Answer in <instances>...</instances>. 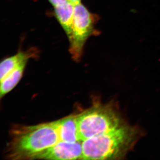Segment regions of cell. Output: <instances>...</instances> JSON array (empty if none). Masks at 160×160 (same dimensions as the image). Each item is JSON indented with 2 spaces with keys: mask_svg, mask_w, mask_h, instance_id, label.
Wrapping results in <instances>:
<instances>
[{
  "mask_svg": "<svg viewBox=\"0 0 160 160\" xmlns=\"http://www.w3.org/2000/svg\"><path fill=\"white\" fill-rule=\"evenodd\" d=\"M142 135L139 128L124 123L117 129L82 141V159H122Z\"/></svg>",
  "mask_w": 160,
  "mask_h": 160,
  "instance_id": "obj_1",
  "label": "cell"
},
{
  "mask_svg": "<svg viewBox=\"0 0 160 160\" xmlns=\"http://www.w3.org/2000/svg\"><path fill=\"white\" fill-rule=\"evenodd\" d=\"M60 141L57 121L13 129L7 148L11 159H33Z\"/></svg>",
  "mask_w": 160,
  "mask_h": 160,
  "instance_id": "obj_2",
  "label": "cell"
},
{
  "mask_svg": "<svg viewBox=\"0 0 160 160\" xmlns=\"http://www.w3.org/2000/svg\"><path fill=\"white\" fill-rule=\"evenodd\" d=\"M125 123L114 103L96 104L78 115L79 137L81 142L117 129Z\"/></svg>",
  "mask_w": 160,
  "mask_h": 160,
  "instance_id": "obj_3",
  "label": "cell"
},
{
  "mask_svg": "<svg viewBox=\"0 0 160 160\" xmlns=\"http://www.w3.org/2000/svg\"><path fill=\"white\" fill-rule=\"evenodd\" d=\"M97 19L82 3L74 5L72 35L69 41V51L76 61L81 58L86 40L94 32Z\"/></svg>",
  "mask_w": 160,
  "mask_h": 160,
  "instance_id": "obj_4",
  "label": "cell"
},
{
  "mask_svg": "<svg viewBox=\"0 0 160 160\" xmlns=\"http://www.w3.org/2000/svg\"><path fill=\"white\" fill-rule=\"evenodd\" d=\"M81 142L59 141L54 146L36 156L33 159H82V147Z\"/></svg>",
  "mask_w": 160,
  "mask_h": 160,
  "instance_id": "obj_5",
  "label": "cell"
},
{
  "mask_svg": "<svg viewBox=\"0 0 160 160\" xmlns=\"http://www.w3.org/2000/svg\"><path fill=\"white\" fill-rule=\"evenodd\" d=\"M38 53L36 48H31L26 51L19 52L16 54L3 60L0 66L1 81L21 64L28 62L31 58L36 57Z\"/></svg>",
  "mask_w": 160,
  "mask_h": 160,
  "instance_id": "obj_6",
  "label": "cell"
},
{
  "mask_svg": "<svg viewBox=\"0 0 160 160\" xmlns=\"http://www.w3.org/2000/svg\"><path fill=\"white\" fill-rule=\"evenodd\" d=\"M78 115H71L57 121L60 141L81 142L78 132Z\"/></svg>",
  "mask_w": 160,
  "mask_h": 160,
  "instance_id": "obj_7",
  "label": "cell"
},
{
  "mask_svg": "<svg viewBox=\"0 0 160 160\" xmlns=\"http://www.w3.org/2000/svg\"><path fill=\"white\" fill-rule=\"evenodd\" d=\"M54 10L58 21L70 40L72 32L74 5L68 2L62 6L54 7Z\"/></svg>",
  "mask_w": 160,
  "mask_h": 160,
  "instance_id": "obj_8",
  "label": "cell"
},
{
  "mask_svg": "<svg viewBox=\"0 0 160 160\" xmlns=\"http://www.w3.org/2000/svg\"><path fill=\"white\" fill-rule=\"evenodd\" d=\"M27 62L21 64L1 81V98L11 91L17 86L22 78Z\"/></svg>",
  "mask_w": 160,
  "mask_h": 160,
  "instance_id": "obj_9",
  "label": "cell"
},
{
  "mask_svg": "<svg viewBox=\"0 0 160 160\" xmlns=\"http://www.w3.org/2000/svg\"><path fill=\"white\" fill-rule=\"evenodd\" d=\"M49 2L53 6V7H56L58 6H62L65 3L69 2V0H49Z\"/></svg>",
  "mask_w": 160,
  "mask_h": 160,
  "instance_id": "obj_10",
  "label": "cell"
},
{
  "mask_svg": "<svg viewBox=\"0 0 160 160\" xmlns=\"http://www.w3.org/2000/svg\"><path fill=\"white\" fill-rule=\"evenodd\" d=\"M69 1L74 6L81 3V0H69Z\"/></svg>",
  "mask_w": 160,
  "mask_h": 160,
  "instance_id": "obj_11",
  "label": "cell"
}]
</instances>
